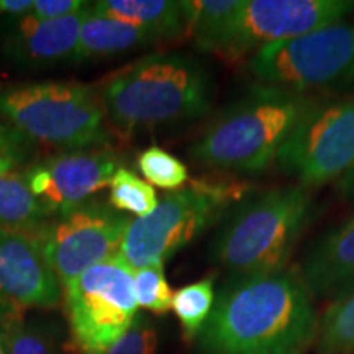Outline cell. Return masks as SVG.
I'll list each match as a JSON object with an SVG mask.
<instances>
[{
  "label": "cell",
  "instance_id": "obj_26",
  "mask_svg": "<svg viewBox=\"0 0 354 354\" xmlns=\"http://www.w3.org/2000/svg\"><path fill=\"white\" fill-rule=\"evenodd\" d=\"M88 2L82 0H35L28 17L38 21H53L68 19L82 12Z\"/></svg>",
  "mask_w": 354,
  "mask_h": 354
},
{
  "label": "cell",
  "instance_id": "obj_29",
  "mask_svg": "<svg viewBox=\"0 0 354 354\" xmlns=\"http://www.w3.org/2000/svg\"><path fill=\"white\" fill-rule=\"evenodd\" d=\"M339 190L344 197L354 201V166L343 176L342 183H339Z\"/></svg>",
  "mask_w": 354,
  "mask_h": 354
},
{
  "label": "cell",
  "instance_id": "obj_16",
  "mask_svg": "<svg viewBox=\"0 0 354 354\" xmlns=\"http://www.w3.org/2000/svg\"><path fill=\"white\" fill-rule=\"evenodd\" d=\"M154 43H158L156 38L148 32L127 21L95 13L91 3L69 63L74 66L94 63Z\"/></svg>",
  "mask_w": 354,
  "mask_h": 354
},
{
  "label": "cell",
  "instance_id": "obj_11",
  "mask_svg": "<svg viewBox=\"0 0 354 354\" xmlns=\"http://www.w3.org/2000/svg\"><path fill=\"white\" fill-rule=\"evenodd\" d=\"M130 218L110 205L87 202L53 216L33 234L61 287L120 254Z\"/></svg>",
  "mask_w": 354,
  "mask_h": 354
},
{
  "label": "cell",
  "instance_id": "obj_19",
  "mask_svg": "<svg viewBox=\"0 0 354 354\" xmlns=\"http://www.w3.org/2000/svg\"><path fill=\"white\" fill-rule=\"evenodd\" d=\"M318 354H354V287L330 305L317 328Z\"/></svg>",
  "mask_w": 354,
  "mask_h": 354
},
{
  "label": "cell",
  "instance_id": "obj_31",
  "mask_svg": "<svg viewBox=\"0 0 354 354\" xmlns=\"http://www.w3.org/2000/svg\"><path fill=\"white\" fill-rule=\"evenodd\" d=\"M0 354H6V353H3V348H2V343H0Z\"/></svg>",
  "mask_w": 354,
  "mask_h": 354
},
{
  "label": "cell",
  "instance_id": "obj_6",
  "mask_svg": "<svg viewBox=\"0 0 354 354\" xmlns=\"http://www.w3.org/2000/svg\"><path fill=\"white\" fill-rule=\"evenodd\" d=\"M245 194L246 185L233 180H192L162 197L148 216L130 220L120 256L133 271L165 266L205 230L223 220Z\"/></svg>",
  "mask_w": 354,
  "mask_h": 354
},
{
  "label": "cell",
  "instance_id": "obj_5",
  "mask_svg": "<svg viewBox=\"0 0 354 354\" xmlns=\"http://www.w3.org/2000/svg\"><path fill=\"white\" fill-rule=\"evenodd\" d=\"M0 117L25 138L71 149L110 141L99 91L87 84L44 81L0 87Z\"/></svg>",
  "mask_w": 354,
  "mask_h": 354
},
{
  "label": "cell",
  "instance_id": "obj_28",
  "mask_svg": "<svg viewBox=\"0 0 354 354\" xmlns=\"http://www.w3.org/2000/svg\"><path fill=\"white\" fill-rule=\"evenodd\" d=\"M33 2L35 0H0V13L20 19V17L28 15Z\"/></svg>",
  "mask_w": 354,
  "mask_h": 354
},
{
  "label": "cell",
  "instance_id": "obj_23",
  "mask_svg": "<svg viewBox=\"0 0 354 354\" xmlns=\"http://www.w3.org/2000/svg\"><path fill=\"white\" fill-rule=\"evenodd\" d=\"M138 169L149 184L162 190L183 189L189 180L187 166L159 146H149L138 156Z\"/></svg>",
  "mask_w": 354,
  "mask_h": 354
},
{
  "label": "cell",
  "instance_id": "obj_8",
  "mask_svg": "<svg viewBox=\"0 0 354 354\" xmlns=\"http://www.w3.org/2000/svg\"><path fill=\"white\" fill-rule=\"evenodd\" d=\"M248 69L264 86L307 94L354 81V24L339 20L253 53Z\"/></svg>",
  "mask_w": 354,
  "mask_h": 354
},
{
  "label": "cell",
  "instance_id": "obj_12",
  "mask_svg": "<svg viewBox=\"0 0 354 354\" xmlns=\"http://www.w3.org/2000/svg\"><path fill=\"white\" fill-rule=\"evenodd\" d=\"M118 167V158L104 149H79L46 158L25 172L30 190L53 218L68 214L104 187Z\"/></svg>",
  "mask_w": 354,
  "mask_h": 354
},
{
  "label": "cell",
  "instance_id": "obj_27",
  "mask_svg": "<svg viewBox=\"0 0 354 354\" xmlns=\"http://www.w3.org/2000/svg\"><path fill=\"white\" fill-rule=\"evenodd\" d=\"M30 149H32V143L28 138H25L15 128L0 122V156L13 159L21 165L28 156Z\"/></svg>",
  "mask_w": 354,
  "mask_h": 354
},
{
  "label": "cell",
  "instance_id": "obj_18",
  "mask_svg": "<svg viewBox=\"0 0 354 354\" xmlns=\"http://www.w3.org/2000/svg\"><path fill=\"white\" fill-rule=\"evenodd\" d=\"M50 218L24 174L13 171L0 174V228L35 233Z\"/></svg>",
  "mask_w": 354,
  "mask_h": 354
},
{
  "label": "cell",
  "instance_id": "obj_3",
  "mask_svg": "<svg viewBox=\"0 0 354 354\" xmlns=\"http://www.w3.org/2000/svg\"><path fill=\"white\" fill-rule=\"evenodd\" d=\"M315 104L310 94L259 84L216 115L190 146V158L221 172H263Z\"/></svg>",
  "mask_w": 354,
  "mask_h": 354
},
{
  "label": "cell",
  "instance_id": "obj_4",
  "mask_svg": "<svg viewBox=\"0 0 354 354\" xmlns=\"http://www.w3.org/2000/svg\"><path fill=\"white\" fill-rule=\"evenodd\" d=\"M312 210V198L302 185L264 190L243 198L216 232L212 261L234 276L286 271Z\"/></svg>",
  "mask_w": 354,
  "mask_h": 354
},
{
  "label": "cell",
  "instance_id": "obj_2",
  "mask_svg": "<svg viewBox=\"0 0 354 354\" xmlns=\"http://www.w3.org/2000/svg\"><path fill=\"white\" fill-rule=\"evenodd\" d=\"M209 71L183 55H148L105 79V117L125 135L197 120L212 107Z\"/></svg>",
  "mask_w": 354,
  "mask_h": 354
},
{
  "label": "cell",
  "instance_id": "obj_22",
  "mask_svg": "<svg viewBox=\"0 0 354 354\" xmlns=\"http://www.w3.org/2000/svg\"><path fill=\"white\" fill-rule=\"evenodd\" d=\"M109 187L110 207L115 210L128 212L138 218L148 216L159 203L151 185L127 167H118Z\"/></svg>",
  "mask_w": 354,
  "mask_h": 354
},
{
  "label": "cell",
  "instance_id": "obj_1",
  "mask_svg": "<svg viewBox=\"0 0 354 354\" xmlns=\"http://www.w3.org/2000/svg\"><path fill=\"white\" fill-rule=\"evenodd\" d=\"M317 328L302 276L286 269L230 279L196 343L202 354H300Z\"/></svg>",
  "mask_w": 354,
  "mask_h": 354
},
{
  "label": "cell",
  "instance_id": "obj_15",
  "mask_svg": "<svg viewBox=\"0 0 354 354\" xmlns=\"http://www.w3.org/2000/svg\"><path fill=\"white\" fill-rule=\"evenodd\" d=\"M300 276L312 297L354 287V215L313 245Z\"/></svg>",
  "mask_w": 354,
  "mask_h": 354
},
{
  "label": "cell",
  "instance_id": "obj_14",
  "mask_svg": "<svg viewBox=\"0 0 354 354\" xmlns=\"http://www.w3.org/2000/svg\"><path fill=\"white\" fill-rule=\"evenodd\" d=\"M88 7L68 19L38 21L20 17L2 41L3 59L25 69H44L69 63L76 50Z\"/></svg>",
  "mask_w": 354,
  "mask_h": 354
},
{
  "label": "cell",
  "instance_id": "obj_17",
  "mask_svg": "<svg viewBox=\"0 0 354 354\" xmlns=\"http://www.w3.org/2000/svg\"><path fill=\"white\" fill-rule=\"evenodd\" d=\"M92 10L131 24L148 32L158 43L187 37V19L183 2L169 0H100Z\"/></svg>",
  "mask_w": 354,
  "mask_h": 354
},
{
  "label": "cell",
  "instance_id": "obj_30",
  "mask_svg": "<svg viewBox=\"0 0 354 354\" xmlns=\"http://www.w3.org/2000/svg\"><path fill=\"white\" fill-rule=\"evenodd\" d=\"M17 165H19V162H15L13 159L0 156V174H3V172H8V171H13V167H15Z\"/></svg>",
  "mask_w": 354,
  "mask_h": 354
},
{
  "label": "cell",
  "instance_id": "obj_7",
  "mask_svg": "<svg viewBox=\"0 0 354 354\" xmlns=\"http://www.w3.org/2000/svg\"><path fill=\"white\" fill-rule=\"evenodd\" d=\"M353 8L348 0H241L232 15L192 41L198 51L240 61L268 44L343 20Z\"/></svg>",
  "mask_w": 354,
  "mask_h": 354
},
{
  "label": "cell",
  "instance_id": "obj_24",
  "mask_svg": "<svg viewBox=\"0 0 354 354\" xmlns=\"http://www.w3.org/2000/svg\"><path fill=\"white\" fill-rule=\"evenodd\" d=\"M135 294L138 307L156 315H165L169 312L174 292L167 284L162 266H148L135 271Z\"/></svg>",
  "mask_w": 354,
  "mask_h": 354
},
{
  "label": "cell",
  "instance_id": "obj_21",
  "mask_svg": "<svg viewBox=\"0 0 354 354\" xmlns=\"http://www.w3.org/2000/svg\"><path fill=\"white\" fill-rule=\"evenodd\" d=\"M214 277H205L202 281L183 287L172 294L171 308L180 323L184 338L190 342L196 339L203 323L209 318L215 304Z\"/></svg>",
  "mask_w": 354,
  "mask_h": 354
},
{
  "label": "cell",
  "instance_id": "obj_20",
  "mask_svg": "<svg viewBox=\"0 0 354 354\" xmlns=\"http://www.w3.org/2000/svg\"><path fill=\"white\" fill-rule=\"evenodd\" d=\"M0 343L6 354H57L50 335L6 304H0Z\"/></svg>",
  "mask_w": 354,
  "mask_h": 354
},
{
  "label": "cell",
  "instance_id": "obj_10",
  "mask_svg": "<svg viewBox=\"0 0 354 354\" xmlns=\"http://www.w3.org/2000/svg\"><path fill=\"white\" fill-rule=\"evenodd\" d=\"M276 162L305 189L346 174L354 166V95L317 100L282 145Z\"/></svg>",
  "mask_w": 354,
  "mask_h": 354
},
{
  "label": "cell",
  "instance_id": "obj_9",
  "mask_svg": "<svg viewBox=\"0 0 354 354\" xmlns=\"http://www.w3.org/2000/svg\"><path fill=\"white\" fill-rule=\"evenodd\" d=\"M74 354H105L138 315L135 271L120 254L64 287Z\"/></svg>",
  "mask_w": 354,
  "mask_h": 354
},
{
  "label": "cell",
  "instance_id": "obj_25",
  "mask_svg": "<svg viewBox=\"0 0 354 354\" xmlns=\"http://www.w3.org/2000/svg\"><path fill=\"white\" fill-rule=\"evenodd\" d=\"M159 335L148 317L136 315L131 325L105 354H158Z\"/></svg>",
  "mask_w": 354,
  "mask_h": 354
},
{
  "label": "cell",
  "instance_id": "obj_13",
  "mask_svg": "<svg viewBox=\"0 0 354 354\" xmlns=\"http://www.w3.org/2000/svg\"><path fill=\"white\" fill-rule=\"evenodd\" d=\"M61 300V284L33 233L0 228V304L51 308Z\"/></svg>",
  "mask_w": 354,
  "mask_h": 354
}]
</instances>
